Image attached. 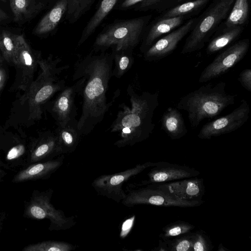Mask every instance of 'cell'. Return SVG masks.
Returning a JSON list of instances; mask_svg holds the SVG:
<instances>
[{
  "label": "cell",
  "mask_w": 251,
  "mask_h": 251,
  "mask_svg": "<svg viewBox=\"0 0 251 251\" xmlns=\"http://www.w3.org/2000/svg\"><path fill=\"white\" fill-rule=\"evenodd\" d=\"M188 0H176V3H180V2H182L183 1H188Z\"/></svg>",
  "instance_id": "obj_45"
},
{
  "label": "cell",
  "mask_w": 251,
  "mask_h": 251,
  "mask_svg": "<svg viewBox=\"0 0 251 251\" xmlns=\"http://www.w3.org/2000/svg\"><path fill=\"white\" fill-rule=\"evenodd\" d=\"M151 168L147 175L148 178L136 185L166 183L196 177L200 174V172L195 168L165 161L155 162L154 166Z\"/></svg>",
  "instance_id": "obj_13"
},
{
  "label": "cell",
  "mask_w": 251,
  "mask_h": 251,
  "mask_svg": "<svg viewBox=\"0 0 251 251\" xmlns=\"http://www.w3.org/2000/svg\"><path fill=\"white\" fill-rule=\"evenodd\" d=\"M194 233H188L174 240H166L171 251H193Z\"/></svg>",
  "instance_id": "obj_33"
},
{
  "label": "cell",
  "mask_w": 251,
  "mask_h": 251,
  "mask_svg": "<svg viewBox=\"0 0 251 251\" xmlns=\"http://www.w3.org/2000/svg\"><path fill=\"white\" fill-rule=\"evenodd\" d=\"M5 214L4 213L0 212V232L2 229L3 225L4 220L5 219Z\"/></svg>",
  "instance_id": "obj_43"
},
{
  "label": "cell",
  "mask_w": 251,
  "mask_h": 251,
  "mask_svg": "<svg viewBox=\"0 0 251 251\" xmlns=\"http://www.w3.org/2000/svg\"><path fill=\"white\" fill-rule=\"evenodd\" d=\"M3 61V59L0 56V63Z\"/></svg>",
  "instance_id": "obj_46"
},
{
  "label": "cell",
  "mask_w": 251,
  "mask_h": 251,
  "mask_svg": "<svg viewBox=\"0 0 251 251\" xmlns=\"http://www.w3.org/2000/svg\"><path fill=\"white\" fill-rule=\"evenodd\" d=\"M15 22L29 19L45 6L41 0H9Z\"/></svg>",
  "instance_id": "obj_25"
},
{
  "label": "cell",
  "mask_w": 251,
  "mask_h": 251,
  "mask_svg": "<svg viewBox=\"0 0 251 251\" xmlns=\"http://www.w3.org/2000/svg\"><path fill=\"white\" fill-rule=\"evenodd\" d=\"M64 158L62 154L56 159L32 164L15 176L12 182L18 183L49 178L62 165Z\"/></svg>",
  "instance_id": "obj_17"
},
{
  "label": "cell",
  "mask_w": 251,
  "mask_h": 251,
  "mask_svg": "<svg viewBox=\"0 0 251 251\" xmlns=\"http://www.w3.org/2000/svg\"><path fill=\"white\" fill-rule=\"evenodd\" d=\"M25 152V147L22 144L16 145L12 148L7 152L6 158L8 160H12L22 156Z\"/></svg>",
  "instance_id": "obj_37"
},
{
  "label": "cell",
  "mask_w": 251,
  "mask_h": 251,
  "mask_svg": "<svg viewBox=\"0 0 251 251\" xmlns=\"http://www.w3.org/2000/svg\"><path fill=\"white\" fill-rule=\"evenodd\" d=\"M126 189V196L121 203L131 207L139 204H150L165 207H193L198 206L203 201H187L179 199L174 196L156 187L154 184L147 185L142 187H134L131 185Z\"/></svg>",
  "instance_id": "obj_8"
},
{
  "label": "cell",
  "mask_w": 251,
  "mask_h": 251,
  "mask_svg": "<svg viewBox=\"0 0 251 251\" xmlns=\"http://www.w3.org/2000/svg\"><path fill=\"white\" fill-rule=\"evenodd\" d=\"M127 93L131 107L122 104L110 127L111 132L118 133L120 136L114 143L118 148L133 146L150 137L154 128L153 117L159 105L158 92L138 94L129 85Z\"/></svg>",
  "instance_id": "obj_2"
},
{
  "label": "cell",
  "mask_w": 251,
  "mask_h": 251,
  "mask_svg": "<svg viewBox=\"0 0 251 251\" xmlns=\"http://www.w3.org/2000/svg\"><path fill=\"white\" fill-rule=\"evenodd\" d=\"M243 30V26H237L220 31V33L209 41L206 49L207 55L215 53L232 43L239 37Z\"/></svg>",
  "instance_id": "obj_26"
},
{
  "label": "cell",
  "mask_w": 251,
  "mask_h": 251,
  "mask_svg": "<svg viewBox=\"0 0 251 251\" xmlns=\"http://www.w3.org/2000/svg\"><path fill=\"white\" fill-rule=\"evenodd\" d=\"M67 5V0H57L52 8L38 23L34 30V33L41 35L52 31L66 14Z\"/></svg>",
  "instance_id": "obj_21"
},
{
  "label": "cell",
  "mask_w": 251,
  "mask_h": 251,
  "mask_svg": "<svg viewBox=\"0 0 251 251\" xmlns=\"http://www.w3.org/2000/svg\"><path fill=\"white\" fill-rule=\"evenodd\" d=\"M165 0H144L135 5L133 8L136 11H147L157 8L159 4Z\"/></svg>",
  "instance_id": "obj_35"
},
{
  "label": "cell",
  "mask_w": 251,
  "mask_h": 251,
  "mask_svg": "<svg viewBox=\"0 0 251 251\" xmlns=\"http://www.w3.org/2000/svg\"><path fill=\"white\" fill-rule=\"evenodd\" d=\"M184 19L185 16H182L162 18L151 25L149 29L147 28L141 40V52L143 53L159 37L179 27Z\"/></svg>",
  "instance_id": "obj_18"
},
{
  "label": "cell",
  "mask_w": 251,
  "mask_h": 251,
  "mask_svg": "<svg viewBox=\"0 0 251 251\" xmlns=\"http://www.w3.org/2000/svg\"><path fill=\"white\" fill-rule=\"evenodd\" d=\"M144 0H119L113 9L126 10L136 5Z\"/></svg>",
  "instance_id": "obj_38"
},
{
  "label": "cell",
  "mask_w": 251,
  "mask_h": 251,
  "mask_svg": "<svg viewBox=\"0 0 251 251\" xmlns=\"http://www.w3.org/2000/svg\"><path fill=\"white\" fill-rule=\"evenodd\" d=\"M133 51L132 49L111 51L114 57L113 76L120 78L131 68L134 63Z\"/></svg>",
  "instance_id": "obj_27"
},
{
  "label": "cell",
  "mask_w": 251,
  "mask_h": 251,
  "mask_svg": "<svg viewBox=\"0 0 251 251\" xmlns=\"http://www.w3.org/2000/svg\"><path fill=\"white\" fill-rule=\"evenodd\" d=\"M250 12L249 0H234L231 9L219 31L237 26H243L247 22Z\"/></svg>",
  "instance_id": "obj_24"
},
{
  "label": "cell",
  "mask_w": 251,
  "mask_h": 251,
  "mask_svg": "<svg viewBox=\"0 0 251 251\" xmlns=\"http://www.w3.org/2000/svg\"><path fill=\"white\" fill-rule=\"evenodd\" d=\"M1 1H2L3 2H6V0H1Z\"/></svg>",
  "instance_id": "obj_48"
},
{
  "label": "cell",
  "mask_w": 251,
  "mask_h": 251,
  "mask_svg": "<svg viewBox=\"0 0 251 251\" xmlns=\"http://www.w3.org/2000/svg\"><path fill=\"white\" fill-rule=\"evenodd\" d=\"M219 247L222 248V249H218V251H225L228 250V249H226L225 247H224V246L222 245V244H219Z\"/></svg>",
  "instance_id": "obj_44"
},
{
  "label": "cell",
  "mask_w": 251,
  "mask_h": 251,
  "mask_svg": "<svg viewBox=\"0 0 251 251\" xmlns=\"http://www.w3.org/2000/svg\"><path fill=\"white\" fill-rule=\"evenodd\" d=\"M114 57L111 52L92 51L75 63L73 80L82 99L77 127L82 136L90 134L100 124L112 105L106 93L112 76Z\"/></svg>",
  "instance_id": "obj_1"
},
{
  "label": "cell",
  "mask_w": 251,
  "mask_h": 251,
  "mask_svg": "<svg viewBox=\"0 0 251 251\" xmlns=\"http://www.w3.org/2000/svg\"><path fill=\"white\" fill-rule=\"evenodd\" d=\"M250 112L248 102L243 99L240 104L229 114L204 125L198 137L201 139H210L214 137L233 132L247 122Z\"/></svg>",
  "instance_id": "obj_12"
},
{
  "label": "cell",
  "mask_w": 251,
  "mask_h": 251,
  "mask_svg": "<svg viewBox=\"0 0 251 251\" xmlns=\"http://www.w3.org/2000/svg\"><path fill=\"white\" fill-rule=\"evenodd\" d=\"M135 219V216L130 217L129 219H127L122 225V231L120 235L123 238L126 236L127 234L129 232L132 227Z\"/></svg>",
  "instance_id": "obj_39"
},
{
  "label": "cell",
  "mask_w": 251,
  "mask_h": 251,
  "mask_svg": "<svg viewBox=\"0 0 251 251\" xmlns=\"http://www.w3.org/2000/svg\"><path fill=\"white\" fill-rule=\"evenodd\" d=\"M6 79V73L4 69L0 67V92L3 88Z\"/></svg>",
  "instance_id": "obj_41"
},
{
  "label": "cell",
  "mask_w": 251,
  "mask_h": 251,
  "mask_svg": "<svg viewBox=\"0 0 251 251\" xmlns=\"http://www.w3.org/2000/svg\"><path fill=\"white\" fill-rule=\"evenodd\" d=\"M75 119L63 126H58L55 131L62 153H71L76 149L81 134Z\"/></svg>",
  "instance_id": "obj_20"
},
{
  "label": "cell",
  "mask_w": 251,
  "mask_h": 251,
  "mask_svg": "<svg viewBox=\"0 0 251 251\" xmlns=\"http://www.w3.org/2000/svg\"><path fill=\"white\" fill-rule=\"evenodd\" d=\"M195 226L192 224L182 221H177L166 225L162 229L159 237L167 240L190 232Z\"/></svg>",
  "instance_id": "obj_32"
},
{
  "label": "cell",
  "mask_w": 251,
  "mask_h": 251,
  "mask_svg": "<svg viewBox=\"0 0 251 251\" xmlns=\"http://www.w3.org/2000/svg\"><path fill=\"white\" fill-rule=\"evenodd\" d=\"M210 0H191L178 4L163 14L161 19L169 18L179 16H185L198 12L204 7Z\"/></svg>",
  "instance_id": "obj_28"
},
{
  "label": "cell",
  "mask_w": 251,
  "mask_h": 251,
  "mask_svg": "<svg viewBox=\"0 0 251 251\" xmlns=\"http://www.w3.org/2000/svg\"><path fill=\"white\" fill-rule=\"evenodd\" d=\"M2 174V171L0 170V177L1 176Z\"/></svg>",
  "instance_id": "obj_47"
},
{
  "label": "cell",
  "mask_w": 251,
  "mask_h": 251,
  "mask_svg": "<svg viewBox=\"0 0 251 251\" xmlns=\"http://www.w3.org/2000/svg\"><path fill=\"white\" fill-rule=\"evenodd\" d=\"M238 80L246 90L251 92V69H245L242 71L238 77Z\"/></svg>",
  "instance_id": "obj_36"
},
{
  "label": "cell",
  "mask_w": 251,
  "mask_h": 251,
  "mask_svg": "<svg viewBox=\"0 0 251 251\" xmlns=\"http://www.w3.org/2000/svg\"><path fill=\"white\" fill-rule=\"evenodd\" d=\"M61 61L60 58H54L52 55L46 59L38 58L40 74L20 99L22 104L28 102L29 120H40L44 105L66 86V80L60 75L69 66H59Z\"/></svg>",
  "instance_id": "obj_4"
},
{
  "label": "cell",
  "mask_w": 251,
  "mask_h": 251,
  "mask_svg": "<svg viewBox=\"0 0 251 251\" xmlns=\"http://www.w3.org/2000/svg\"><path fill=\"white\" fill-rule=\"evenodd\" d=\"M154 185L179 199L187 201H201L205 192L203 179L196 177Z\"/></svg>",
  "instance_id": "obj_15"
},
{
  "label": "cell",
  "mask_w": 251,
  "mask_h": 251,
  "mask_svg": "<svg viewBox=\"0 0 251 251\" xmlns=\"http://www.w3.org/2000/svg\"><path fill=\"white\" fill-rule=\"evenodd\" d=\"M212 249V246L208 236L202 230L194 233L193 251H208Z\"/></svg>",
  "instance_id": "obj_34"
},
{
  "label": "cell",
  "mask_w": 251,
  "mask_h": 251,
  "mask_svg": "<svg viewBox=\"0 0 251 251\" xmlns=\"http://www.w3.org/2000/svg\"><path fill=\"white\" fill-rule=\"evenodd\" d=\"M38 59L23 35H18L13 64L16 70V78L11 91L22 90L25 92L33 81Z\"/></svg>",
  "instance_id": "obj_11"
},
{
  "label": "cell",
  "mask_w": 251,
  "mask_h": 251,
  "mask_svg": "<svg viewBox=\"0 0 251 251\" xmlns=\"http://www.w3.org/2000/svg\"><path fill=\"white\" fill-rule=\"evenodd\" d=\"M152 15L115 20L98 34L92 46L95 52L134 49L139 44Z\"/></svg>",
  "instance_id": "obj_5"
},
{
  "label": "cell",
  "mask_w": 251,
  "mask_h": 251,
  "mask_svg": "<svg viewBox=\"0 0 251 251\" xmlns=\"http://www.w3.org/2000/svg\"><path fill=\"white\" fill-rule=\"evenodd\" d=\"M8 18V15L0 8V22L5 20Z\"/></svg>",
  "instance_id": "obj_42"
},
{
  "label": "cell",
  "mask_w": 251,
  "mask_h": 251,
  "mask_svg": "<svg viewBox=\"0 0 251 251\" xmlns=\"http://www.w3.org/2000/svg\"><path fill=\"white\" fill-rule=\"evenodd\" d=\"M250 41H237L219 54L202 71L199 82L204 83L220 77L239 63L247 54Z\"/></svg>",
  "instance_id": "obj_10"
},
{
  "label": "cell",
  "mask_w": 251,
  "mask_h": 251,
  "mask_svg": "<svg viewBox=\"0 0 251 251\" xmlns=\"http://www.w3.org/2000/svg\"><path fill=\"white\" fill-rule=\"evenodd\" d=\"M226 83H209L182 97L176 105L178 110L187 111L192 127H197L204 119L217 117L236 101L237 95L228 94Z\"/></svg>",
  "instance_id": "obj_3"
},
{
  "label": "cell",
  "mask_w": 251,
  "mask_h": 251,
  "mask_svg": "<svg viewBox=\"0 0 251 251\" xmlns=\"http://www.w3.org/2000/svg\"><path fill=\"white\" fill-rule=\"evenodd\" d=\"M196 19H192L154 43L143 54L147 61L160 60L171 54L180 41L190 31Z\"/></svg>",
  "instance_id": "obj_14"
},
{
  "label": "cell",
  "mask_w": 251,
  "mask_h": 251,
  "mask_svg": "<svg viewBox=\"0 0 251 251\" xmlns=\"http://www.w3.org/2000/svg\"><path fill=\"white\" fill-rule=\"evenodd\" d=\"M234 1V0H214L200 18L196 19L181 53H190L202 49L226 19Z\"/></svg>",
  "instance_id": "obj_6"
},
{
  "label": "cell",
  "mask_w": 251,
  "mask_h": 251,
  "mask_svg": "<svg viewBox=\"0 0 251 251\" xmlns=\"http://www.w3.org/2000/svg\"><path fill=\"white\" fill-rule=\"evenodd\" d=\"M161 129L172 140H177L187 133L181 113L177 108L169 107L163 113L161 120Z\"/></svg>",
  "instance_id": "obj_19"
},
{
  "label": "cell",
  "mask_w": 251,
  "mask_h": 251,
  "mask_svg": "<svg viewBox=\"0 0 251 251\" xmlns=\"http://www.w3.org/2000/svg\"><path fill=\"white\" fill-rule=\"evenodd\" d=\"M119 0H102L97 10L84 28L78 42L81 46L94 33L105 17L114 9Z\"/></svg>",
  "instance_id": "obj_22"
},
{
  "label": "cell",
  "mask_w": 251,
  "mask_h": 251,
  "mask_svg": "<svg viewBox=\"0 0 251 251\" xmlns=\"http://www.w3.org/2000/svg\"><path fill=\"white\" fill-rule=\"evenodd\" d=\"M53 193L51 189L34 191L25 207L24 216L35 220L48 219L50 231L70 229L76 224L75 217H66L63 211L53 206L50 202Z\"/></svg>",
  "instance_id": "obj_7"
},
{
  "label": "cell",
  "mask_w": 251,
  "mask_h": 251,
  "mask_svg": "<svg viewBox=\"0 0 251 251\" xmlns=\"http://www.w3.org/2000/svg\"><path fill=\"white\" fill-rule=\"evenodd\" d=\"M17 36L7 31L0 35V50L3 59L10 63L13 64Z\"/></svg>",
  "instance_id": "obj_31"
},
{
  "label": "cell",
  "mask_w": 251,
  "mask_h": 251,
  "mask_svg": "<svg viewBox=\"0 0 251 251\" xmlns=\"http://www.w3.org/2000/svg\"><path fill=\"white\" fill-rule=\"evenodd\" d=\"M95 0H67L66 19L74 24L92 7Z\"/></svg>",
  "instance_id": "obj_29"
},
{
  "label": "cell",
  "mask_w": 251,
  "mask_h": 251,
  "mask_svg": "<svg viewBox=\"0 0 251 251\" xmlns=\"http://www.w3.org/2000/svg\"><path fill=\"white\" fill-rule=\"evenodd\" d=\"M62 154L57 137L55 133H48L43 137L31 153L30 161L38 162L51 156Z\"/></svg>",
  "instance_id": "obj_23"
},
{
  "label": "cell",
  "mask_w": 251,
  "mask_h": 251,
  "mask_svg": "<svg viewBox=\"0 0 251 251\" xmlns=\"http://www.w3.org/2000/svg\"><path fill=\"white\" fill-rule=\"evenodd\" d=\"M76 94V86L74 83L71 86H66L58 92L53 101L51 112L57 126H63L75 119L76 110L75 99Z\"/></svg>",
  "instance_id": "obj_16"
},
{
  "label": "cell",
  "mask_w": 251,
  "mask_h": 251,
  "mask_svg": "<svg viewBox=\"0 0 251 251\" xmlns=\"http://www.w3.org/2000/svg\"><path fill=\"white\" fill-rule=\"evenodd\" d=\"M155 165V162L148 161L137 164L133 168L124 171L109 175H101L91 183L97 193L103 197L120 203L126 196L123 186L128 180Z\"/></svg>",
  "instance_id": "obj_9"
},
{
  "label": "cell",
  "mask_w": 251,
  "mask_h": 251,
  "mask_svg": "<svg viewBox=\"0 0 251 251\" xmlns=\"http://www.w3.org/2000/svg\"><path fill=\"white\" fill-rule=\"evenodd\" d=\"M76 248V246L67 242L48 240L28 245L23 251H71Z\"/></svg>",
  "instance_id": "obj_30"
},
{
  "label": "cell",
  "mask_w": 251,
  "mask_h": 251,
  "mask_svg": "<svg viewBox=\"0 0 251 251\" xmlns=\"http://www.w3.org/2000/svg\"><path fill=\"white\" fill-rule=\"evenodd\" d=\"M152 250L153 251H170L169 247L168 244L167 242L164 240V241H162L161 240H159V245L157 248H156Z\"/></svg>",
  "instance_id": "obj_40"
}]
</instances>
